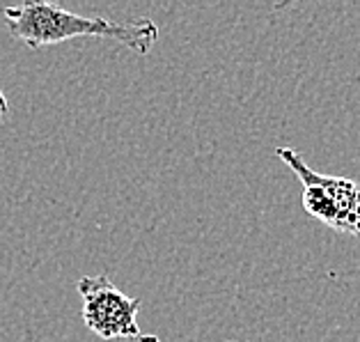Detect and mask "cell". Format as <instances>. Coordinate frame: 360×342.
<instances>
[{
	"label": "cell",
	"instance_id": "1",
	"mask_svg": "<svg viewBox=\"0 0 360 342\" xmlns=\"http://www.w3.org/2000/svg\"><path fill=\"white\" fill-rule=\"evenodd\" d=\"M12 37L30 49L56 46L76 37H101L124 44L138 56H147L159 39V25L152 19L117 23L106 16H81L53 3H23L3 10Z\"/></svg>",
	"mask_w": 360,
	"mask_h": 342
},
{
	"label": "cell",
	"instance_id": "2",
	"mask_svg": "<svg viewBox=\"0 0 360 342\" xmlns=\"http://www.w3.org/2000/svg\"><path fill=\"white\" fill-rule=\"evenodd\" d=\"M276 154L301 179L307 214L338 232L360 236V182L312 170L303 156L289 147H278Z\"/></svg>",
	"mask_w": 360,
	"mask_h": 342
},
{
	"label": "cell",
	"instance_id": "3",
	"mask_svg": "<svg viewBox=\"0 0 360 342\" xmlns=\"http://www.w3.org/2000/svg\"><path fill=\"white\" fill-rule=\"evenodd\" d=\"M83 299V322L103 340L138 338L140 299H131L108 276H83L76 283Z\"/></svg>",
	"mask_w": 360,
	"mask_h": 342
},
{
	"label": "cell",
	"instance_id": "4",
	"mask_svg": "<svg viewBox=\"0 0 360 342\" xmlns=\"http://www.w3.org/2000/svg\"><path fill=\"white\" fill-rule=\"evenodd\" d=\"M5 115H7V99H5V94L0 92V125H3Z\"/></svg>",
	"mask_w": 360,
	"mask_h": 342
},
{
	"label": "cell",
	"instance_id": "5",
	"mask_svg": "<svg viewBox=\"0 0 360 342\" xmlns=\"http://www.w3.org/2000/svg\"><path fill=\"white\" fill-rule=\"evenodd\" d=\"M136 340H138V342H161L156 336H138Z\"/></svg>",
	"mask_w": 360,
	"mask_h": 342
},
{
	"label": "cell",
	"instance_id": "6",
	"mask_svg": "<svg viewBox=\"0 0 360 342\" xmlns=\"http://www.w3.org/2000/svg\"><path fill=\"white\" fill-rule=\"evenodd\" d=\"M227 342H236V340H227Z\"/></svg>",
	"mask_w": 360,
	"mask_h": 342
}]
</instances>
